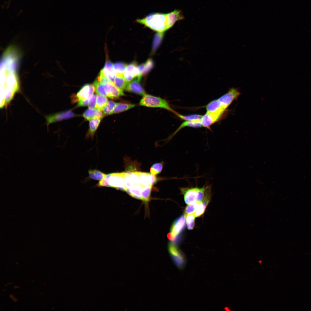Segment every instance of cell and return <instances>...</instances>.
I'll return each instance as SVG.
<instances>
[{
	"instance_id": "1",
	"label": "cell",
	"mask_w": 311,
	"mask_h": 311,
	"mask_svg": "<svg viewBox=\"0 0 311 311\" xmlns=\"http://www.w3.org/2000/svg\"><path fill=\"white\" fill-rule=\"evenodd\" d=\"M18 63L12 61L0 64V104L7 105L19 88L17 73Z\"/></svg>"
},
{
	"instance_id": "2",
	"label": "cell",
	"mask_w": 311,
	"mask_h": 311,
	"mask_svg": "<svg viewBox=\"0 0 311 311\" xmlns=\"http://www.w3.org/2000/svg\"><path fill=\"white\" fill-rule=\"evenodd\" d=\"M136 22L158 32H164L170 27L167 13H153L142 19H137Z\"/></svg>"
},
{
	"instance_id": "3",
	"label": "cell",
	"mask_w": 311,
	"mask_h": 311,
	"mask_svg": "<svg viewBox=\"0 0 311 311\" xmlns=\"http://www.w3.org/2000/svg\"><path fill=\"white\" fill-rule=\"evenodd\" d=\"M180 189L185 203L189 204L196 202H201L207 193L211 190V187L207 184L201 187H182Z\"/></svg>"
},
{
	"instance_id": "4",
	"label": "cell",
	"mask_w": 311,
	"mask_h": 311,
	"mask_svg": "<svg viewBox=\"0 0 311 311\" xmlns=\"http://www.w3.org/2000/svg\"><path fill=\"white\" fill-rule=\"evenodd\" d=\"M126 172H116L106 175L97 184L98 187H110L117 189L126 191L124 176Z\"/></svg>"
},
{
	"instance_id": "5",
	"label": "cell",
	"mask_w": 311,
	"mask_h": 311,
	"mask_svg": "<svg viewBox=\"0 0 311 311\" xmlns=\"http://www.w3.org/2000/svg\"><path fill=\"white\" fill-rule=\"evenodd\" d=\"M140 105L151 107H159L164 109L170 111L175 112L170 107L168 102L160 97L149 94H145L139 102Z\"/></svg>"
},
{
	"instance_id": "6",
	"label": "cell",
	"mask_w": 311,
	"mask_h": 311,
	"mask_svg": "<svg viewBox=\"0 0 311 311\" xmlns=\"http://www.w3.org/2000/svg\"><path fill=\"white\" fill-rule=\"evenodd\" d=\"M239 95L240 92L237 89L233 88L218 100L221 106L226 109L233 100L237 98Z\"/></svg>"
},
{
	"instance_id": "7",
	"label": "cell",
	"mask_w": 311,
	"mask_h": 311,
	"mask_svg": "<svg viewBox=\"0 0 311 311\" xmlns=\"http://www.w3.org/2000/svg\"><path fill=\"white\" fill-rule=\"evenodd\" d=\"M95 91L94 85L87 84L83 86L77 93L76 96L78 101L89 100Z\"/></svg>"
},
{
	"instance_id": "8",
	"label": "cell",
	"mask_w": 311,
	"mask_h": 311,
	"mask_svg": "<svg viewBox=\"0 0 311 311\" xmlns=\"http://www.w3.org/2000/svg\"><path fill=\"white\" fill-rule=\"evenodd\" d=\"M103 85L107 96L110 98H118L125 94L122 90L117 88L111 81H109Z\"/></svg>"
},
{
	"instance_id": "9",
	"label": "cell",
	"mask_w": 311,
	"mask_h": 311,
	"mask_svg": "<svg viewBox=\"0 0 311 311\" xmlns=\"http://www.w3.org/2000/svg\"><path fill=\"white\" fill-rule=\"evenodd\" d=\"M75 116L74 113L70 110L58 113L46 117L47 125L48 126L52 123L71 118Z\"/></svg>"
},
{
	"instance_id": "10",
	"label": "cell",
	"mask_w": 311,
	"mask_h": 311,
	"mask_svg": "<svg viewBox=\"0 0 311 311\" xmlns=\"http://www.w3.org/2000/svg\"><path fill=\"white\" fill-rule=\"evenodd\" d=\"M185 223V217L182 215L176 219L173 223L170 230V232L172 236L177 237V236L184 229Z\"/></svg>"
},
{
	"instance_id": "11",
	"label": "cell",
	"mask_w": 311,
	"mask_h": 311,
	"mask_svg": "<svg viewBox=\"0 0 311 311\" xmlns=\"http://www.w3.org/2000/svg\"><path fill=\"white\" fill-rule=\"evenodd\" d=\"M100 71L110 80L113 82L116 75L113 65L109 59L108 55L107 56L106 60L104 66Z\"/></svg>"
},
{
	"instance_id": "12",
	"label": "cell",
	"mask_w": 311,
	"mask_h": 311,
	"mask_svg": "<svg viewBox=\"0 0 311 311\" xmlns=\"http://www.w3.org/2000/svg\"><path fill=\"white\" fill-rule=\"evenodd\" d=\"M139 80L135 78L128 84L126 88L127 91L140 95L145 94V91L140 83Z\"/></svg>"
},
{
	"instance_id": "13",
	"label": "cell",
	"mask_w": 311,
	"mask_h": 311,
	"mask_svg": "<svg viewBox=\"0 0 311 311\" xmlns=\"http://www.w3.org/2000/svg\"><path fill=\"white\" fill-rule=\"evenodd\" d=\"M221 116L207 112L203 115L201 120L202 126L208 127L219 120Z\"/></svg>"
},
{
	"instance_id": "14",
	"label": "cell",
	"mask_w": 311,
	"mask_h": 311,
	"mask_svg": "<svg viewBox=\"0 0 311 311\" xmlns=\"http://www.w3.org/2000/svg\"><path fill=\"white\" fill-rule=\"evenodd\" d=\"M207 112L222 115L225 109L221 105L218 100H214L206 106Z\"/></svg>"
},
{
	"instance_id": "15",
	"label": "cell",
	"mask_w": 311,
	"mask_h": 311,
	"mask_svg": "<svg viewBox=\"0 0 311 311\" xmlns=\"http://www.w3.org/2000/svg\"><path fill=\"white\" fill-rule=\"evenodd\" d=\"M139 175L141 183L145 186H152L157 181L155 175L149 173L139 172Z\"/></svg>"
},
{
	"instance_id": "16",
	"label": "cell",
	"mask_w": 311,
	"mask_h": 311,
	"mask_svg": "<svg viewBox=\"0 0 311 311\" xmlns=\"http://www.w3.org/2000/svg\"><path fill=\"white\" fill-rule=\"evenodd\" d=\"M211 196V190L208 192L203 200L199 204L194 214L196 217L200 216L204 213L206 208L210 202Z\"/></svg>"
},
{
	"instance_id": "17",
	"label": "cell",
	"mask_w": 311,
	"mask_h": 311,
	"mask_svg": "<svg viewBox=\"0 0 311 311\" xmlns=\"http://www.w3.org/2000/svg\"><path fill=\"white\" fill-rule=\"evenodd\" d=\"M137 64L136 62H133L127 65L124 74V77L128 83L132 81L135 78V74Z\"/></svg>"
},
{
	"instance_id": "18",
	"label": "cell",
	"mask_w": 311,
	"mask_h": 311,
	"mask_svg": "<svg viewBox=\"0 0 311 311\" xmlns=\"http://www.w3.org/2000/svg\"><path fill=\"white\" fill-rule=\"evenodd\" d=\"M83 116L85 119L89 120L96 118L102 119L104 115L101 111L96 109L89 108L85 111Z\"/></svg>"
},
{
	"instance_id": "19",
	"label": "cell",
	"mask_w": 311,
	"mask_h": 311,
	"mask_svg": "<svg viewBox=\"0 0 311 311\" xmlns=\"http://www.w3.org/2000/svg\"><path fill=\"white\" fill-rule=\"evenodd\" d=\"M145 186L141 184H139L127 189L125 191L133 198L141 200V191L143 188Z\"/></svg>"
},
{
	"instance_id": "20",
	"label": "cell",
	"mask_w": 311,
	"mask_h": 311,
	"mask_svg": "<svg viewBox=\"0 0 311 311\" xmlns=\"http://www.w3.org/2000/svg\"><path fill=\"white\" fill-rule=\"evenodd\" d=\"M101 119L96 118L89 120V129L86 134V138L93 139L95 132L101 120Z\"/></svg>"
},
{
	"instance_id": "21",
	"label": "cell",
	"mask_w": 311,
	"mask_h": 311,
	"mask_svg": "<svg viewBox=\"0 0 311 311\" xmlns=\"http://www.w3.org/2000/svg\"><path fill=\"white\" fill-rule=\"evenodd\" d=\"M200 121L201 120L186 121L184 122L173 133L171 136L172 137L174 135L181 129L186 126L195 128L201 127L202 126Z\"/></svg>"
},
{
	"instance_id": "22",
	"label": "cell",
	"mask_w": 311,
	"mask_h": 311,
	"mask_svg": "<svg viewBox=\"0 0 311 311\" xmlns=\"http://www.w3.org/2000/svg\"><path fill=\"white\" fill-rule=\"evenodd\" d=\"M135 105V104L130 103H117L112 114L118 113L126 111L133 108Z\"/></svg>"
},
{
	"instance_id": "23",
	"label": "cell",
	"mask_w": 311,
	"mask_h": 311,
	"mask_svg": "<svg viewBox=\"0 0 311 311\" xmlns=\"http://www.w3.org/2000/svg\"><path fill=\"white\" fill-rule=\"evenodd\" d=\"M117 88L123 90L125 89L128 84L125 80L123 75H116L113 82Z\"/></svg>"
},
{
	"instance_id": "24",
	"label": "cell",
	"mask_w": 311,
	"mask_h": 311,
	"mask_svg": "<svg viewBox=\"0 0 311 311\" xmlns=\"http://www.w3.org/2000/svg\"><path fill=\"white\" fill-rule=\"evenodd\" d=\"M89 178L93 180L100 181L106 175V174L97 169L89 170L88 171Z\"/></svg>"
},
{
	"instance_id": "25",
	"label": "cell",
	"mask_w": 311,
	"mask_h": 311,
	"mask_svg": "<svg viewBox=\"0 0 311 311\" xmlns=\"http://www.w3.org/2000/svg\"><path fill=\"white\" fill-rule=\"evenodd\" d=\"M108 102V100L106 96L101 95L97 96L95 109L100 111L103 110Z\"/></svg>"
},
{
	"instance_id": "26",
	"label": "cell",
	"mask_w": 311,
	"mask_h": 311,
	"mask_svg": "<svg viewBox=\"0 0 311 311\" xmlns=\"http://www.w3.org/2000/svg\"><path fill=\"white\" fill-rule=\"evenodd\" d=\"M164 32H158L156 34L152 45V52L153 53L155 52L160 44L163 37Z\"/></svg>"
},
{
	"instance_id": "27",
	"label": "cell",
	"mask_w": 311,
	"mask_h": 311,
	"mask_svg": "<svg viewBox=\"0 0 311 311\" xmlns=\"http://www.w3.org/2000/svg\"><path fill=\"white\" fill-rule=\"evenodd\" d=\"M127 66L126 64L122 62H118L114 63L113 66L116 75H123Z\"/></svg>"
},
{
	"instance_id": "28",
	"label": "cell",
	"mask_w": 311,
	"mask_h": 311,
	"mask_svg": "<svg viewBox=\"0 0 311 311\" xmlns=\"http://www.w3.org/2000/svg\"><path fill=\"white\" fill-rule=\"evenodd\" d=\"M152 186H147L143 188L141 191V200L145 203H147L150 199Z\"/></svg>"
},
{
	"instance_id": "29",
	"label": "cell",
	"mask_w": 311,
	"mask_h": 311,
	"mask_svg": "<svg viewBox=\"0 0 311 311\" xmlns=\"http://www.w3.org/2000/svg\"><path fill=\"white\" fill-rule=\"evenodd\" d=\"M93 85L95 88V92L97 94L107 96L103 84L96 79L94 81Z\"/></svg>"
},
{
	"instance_id": "30",
	"label": "cell",
	"mask_w": 311,
	"mask_h": 311,
	"mask_svg": "<svg viewBox=\"0 0 311 311\" xmlns=\"http://www.w3.org/2000/svg\"><path fill=\"white\" fill-rule=\"evenodd\" d=\"M117 103L112 100L109 101L103 109L104 114L109 115L112 114Z\"/></svg>"
},
{
	"instance_id": "31",
	"label": "cell",
	"mask_w": 311,
	"mask_h": 311,
	"mask_svg": "<svg viewBox=\"0 0 311 311\" xmlns=\"http://www.w3.org/2000/svg\"><path fill=\"white\" fill-rule=\"evenodd\" d=\"M176 114L180 118L186 121L201 120L202 116V115L198 114L184 115L177 113Z\"/></svg>"
},
{
	"instance_id": "32",
	"label": "cell",
	"mask_w": 311,
	"mask_h": 311,
	"mask_svg": "<svg viewBox=\"0 0 311 311\" xmlns=\"http://www.w3.org/2000/svg\"><path fill=\"white\" fill-rule=\"evenodd\" d=\"M200 203L196 202L191 203L187 206L184 210L185 215L192 213L196 211Z\"/></svg>"
},
{
	"instance_id": "33",
	"label": "cell",
	"mask_w": 311,
	"mask_h": 311,
	"mask_svg": "<svg viewBox=\"0 0 311 311\" xmlns=\"http://www.w3.org/2000/svg\"><path fill=\"white\" fill-rule=\"evenodd\" d=\"M186 215V222L187 228L189 230H191L194 227L196 217L193 214H190Z\"/></svg>"
},
{
	"instance_id": "34",
	"label": "cell",
	"mask_w": 311,
	"mask_h": 311,
	"mask_svg": "<svg viewBox=\"0 0 311 311\" xmlns=\"http://www.w3.org/2000/svg\"><path fill=\"white\" fill-rule=\"evenodd\" d=\"M163 168V164L161 163L154 164L151 167L150 171L151 174L156 175L161 172Z\"/></svg>"
},
{
	"instance_id": "35",
	"label": "cell",
	"mask_w": 311,
	"mask_h": 311,
	"mask_svg": "<svg viewBox=\"0 0 311 311\" xmlns=\"http://www.w3.org/2000/svg\"><path fill=\"white\" fill-rule=\"evenodd\" d=\"M153 60L151 58L148 59L145 63V67L143 72V75L147 74L153 67Z\"/></svg>"
},
{
	"instance_id": "36",
	"label": "cell",
	"mask_w": 311,
	"mask_h": 311,
	"mask_svg": "<svg viewBox=\"0 0 311 311\" xmlns=\"http://www.w3.org/2000/svg\"><path fill=\"white\" fill-rule=\"evenodd\" d=\"M97 96L93 94L89 100L88 106L89 108L95 109Z\"/></svg>"
},
{
	"instance_id": "37",
	"label": "cell",
	"mask_w": 311,
	"mask_h": 311,
	"mask_svg": "<svg viewBox=\"0 0 311 311\" xmlns=\"http://www.w3.org/2000/svg\"><path fill=\"white\" fill-rule=\"evenodd\" d=\"M89 100H85L79 101H78L77 106L79 107L86 106L88 105Z\"/></svg>"
},
{
	"instance_id": "38",
	"label": "cell",
	"mask_w": 311,
	"mask_h": 311,
	"mask_svg": "<svg viewBox=\"0 0 311 311\" xmlns=\"http://www.w3.org/2000/svg\"><path fill=\"white\" fill-rule=\"evenodd\" d=\"M10 298L12 299L14 301L16 302L17 301V299L16 298L14 295L12 294H11L10 295Z\"/></svg>"
},
{
	"instance_id": "39",
	"label": "cell",
	"mask_w": 311,
	"mask_h": 311,
	"mask_svg": "<svg viewBox=\"0 0 311 311\" xmlns=\"http://www.w3.org/2000/svg\"><path fill=\"white\" fill-rule=\"evenodd\" d=\"M19 287L18 286H15L14 287V288H18Z\"/></svg>"
},
{
	"instance_id": "40",
	"label": "cell",
	"mask_w": 311,
	"mask_h": 311,
	"mask_svg": "<svg viewBox=\"0 0 311 311\" xmlns=\"http://www.w3.org/2000/svg\"><path fill=\"white\" fill-rule=\"evenodd\" d=\"M259 263L260 264H261L262 262V261L261 260L259 261Z\"/></svg>"
}]
</instances>
